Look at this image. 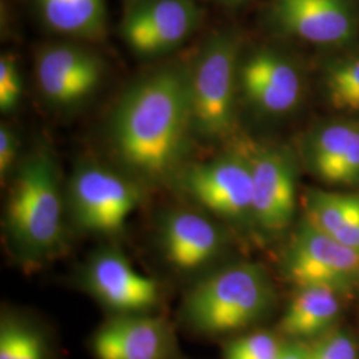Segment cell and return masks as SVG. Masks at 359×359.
I'll return each instance as SVG.
<instances>
[{"label":"cell","mask_w":359,"mask_h":359,"mask_svg":"<svg viewBox=\"0 0 359 359\" xmlns=\"http://www.w3.org/2000/svg\"><path fill=\"white\" fill-rule=\"evenodd\" d=\"M109 126L116 156L133 179L154 184L173 176L194 133L189 68L167 65L137 80Z\"/></svg>","instance_id":"cell-1"},{"label":"cell","mask_w":359,"mask_h":359,"mask_svg":"<svg viewBox=\"0 0 359 359\" xmlns=\"http://www.w3.org/2000/svg\"><path fill=\"white\" fill-rule=\"evenodd\" d=\"M3 228L18 264L39 268L65 246V196L59 169L48 149H36L13 176L4 208Z\"/></svg>","instance_id":"cell-2"},{"label":"cell","mask_w":359,"mask_h":359,"mask_svg":"<svg viewBox=\"0 0 359 359\" xmlns=\"http://www.w3.org/2000/svg\"><path fill=\"white\" fill-rule=\"evenodd\" d=\"M273 301L274 290L265 269L238 262L201 276L184 297L180 317L193 333L228 335L259 321Z\"/></svg>","instance_id":"cell-3"},{"label":"cell","mask_w":359,"mask_h":359,"mask_svg":"<svg viewBox=\"0 0 359 359\" xmlns=\"http://www.w3.org/2000/svg\"><path fill=\"white\" fill-rule=\"evenodd\" d=\"M240 44L231 32L206 40L189 67L194 133L204 139L226 137L234 127L240 88Z\"/></svg>","instance_id":"cell-4"},{"label":"cell","mask_w":359,"mask_h":359,"mask_svg":"<svg viewBox=\"0 0 359 359\" xmlns=\"http://www.w3.org/2000/svg\"><path fill=\"white\" fill-rule=\"evenodd\" d=\"M140 182L99 164H81L67 188V204L79 229L112 237L124 231L142 203Z\"/></svg>","instance_id":"cell-5"},{"label":"cell","mask_w":359,"mask_h":359,"mask_svg":"<svg viewBox=\"0 0 359 359\" xmlns=\"http://www.w3.org/2000/svg\"><path fill=\"white\" fill-rule=\"evenodd\" d=\"M283 274L295 289L327 286L346 293L359 277V250L338 243L304 219L286 249Z\"/></svg>","instance_id":"cell-6"},{"label":"cell","mask_w":359,"mask_h":359,"mask_svg":"<svg viewBox=\"0 0 359 359\" xmlns=\"http://www.w3.org/2000/svg\"><path fill=\"white\" fill-rule=\"evenodd\" d=\"M81 287L104 309L116 314L154 313L161 287L139 273L127 256L112 246L96 250L80 271Z\"/></svg>","instance_id":"cell-7"},{"label":"cell","mask_w":359,"mask_h":359,"mask_svg":"<svg viewBox=\"0 0 359 359\" xmlns=\"http://www.w3.org/2000/svg\"><path fill=\"white\" fill-rule=\"evenodd\" d=\"M181 188L208 213L231 222L252 218L253 177L249 157L226 154L185 169Z\"/></svg>","instance_id":"cell-8"},{"label":"cell","mask_w":359,"mask_h":359,"mask_svg":"<svg viewBox=\"0 0 359 359\" xmlns=\"http://www.w3.org/2000/svg\"><path fill=\"white\" fill-rule=\"evenodd\" d=\"M200 23L194 0H137L121 23V36L135 53L160 56L185 43Z\"/></svg>","instance_id":"cell-9"},{"label":"cell","mask_w":359,"mask_h":359,"mask_svg":"<svg viewBox=\"0 0 359 359\" xmlns=\"http://www.w3.org/2000/svg\"><path fill=\"white\" fill-rule=\"evenodd\" d=\"M35 75L44 100L56 108L87 102L102 84V57L75 43L48 44L36 56Z\"/></svg>","instance_id":"cell-10"},{"label":"cell","mask_w":359,"mask_h":359,"mask_svg":"<svg viewBox=\"0 0 359 359\" xmlns=\"http://www.w3.org/2000/svg\"><path fill=\"white\" fill-rule=\"evenodd\" d=\"M158 241L168 265L184 274L209 271L226 245L217 222L191 209L165 213L160 222Z\"/></svg>","instance_id":"cell-11"},{"label":"cell","mask_w":359,"mask_h":359,"mask_svg":"<svg viewBox=\"0 0 359 359\" xmlns=\"http://www.w3.org/2000/svg\"><path fill=\"white\" fill-rule=\"evenodd\" d=\"M249 157L253 177L252 218L268 234L286 231L297 208V173L292 157L281 149H258Z\"/></svg>","instance_id":"cell-12"},{"label":"cell","mask_w":359,"mask_h":359,"mask_svg":"<svg viewBox=\"0 0 359 359\" xmlns=\"http://www.w3.org/2000/svg\"><path fill=\"white\" fill-rule=\"evenodd\" d=\"M90 351L96 359H173L176 337L154 313L116 314L93 333Z\"/></svg>","instance_id":"cell-13"},{"label":"cell","mask_w":359,"mask_h":359,"mask_svg":"<svg viewBox=\"0 0 359 359\" xmlns=\"http://www.w3.org/2000/svg\"><path fill=\"white\" fill-rule=\"evenodd\" d=\"M240 87L258 111L283 115L301 99V77L294 65L277 52L262 50L240 65Z\"/></svg>","instance_id":"cell-14"},{"label":"cell","mask_w":359,"mask_h":359,"mask_svg":"<svg viewBox=\"0 0 359 359\" xmlns=\"http://www.w3.org/2000/svg\"><path fill=\"white\" fill-rule=\"evenodd\" d=\"M283 29L316 44H341L353 38L355 18L347 0H277Z\"/></svg>","instance_id":"cell-15"},{"label":"cell","mask_w":359,"mask_h":359,"mask_svg":"<svg viewBox=\"0 0 359 359\" xmlns=\"http://www.w3.org/2000/svg\"><path fill=\"white\" fill-rule=\"evenodd\" d=\"M310 161L326 182H359V126L332 124L321 129L311 144Z\"/></svg>","instance_id":"cell-16"},{"label":"cell","mask_w":359,"mask_h":359,"mask_svg":"<svg viewBox=\"0 0 359 359\" xmlns=\"http://www.w3.org/2000/svg\"><path fill=\"white\" fill-rule=\"evenodd\" d=\"M305 221L359 250V193L310 191L305 198Z\"/></svg>","instance_id":"cell-17"},{"label":"cell","mask_w":359,"mask_h":359,"mask_svg":"<svg viewBox=\"0 0 359 359\" xmlns=\"http://www.w3.org/2000/svg\"><path fill=\"white\" fill-rule=\"evenodd\" d=\"M341 294L327 286L297 289L278 323V330L292 338H309L325 333L341 310Z\"/></svg>","instance_id":"cell-18"},{"label":"cell","mask_w":359,"mask_h":359,"mask_svg":"<svg viewBox=\"0 0 359 359\" xmlns=\"http://www.w3.org/2000/svg\"><path fill=\"white\" fill-rule=\"evenodd\" d=\"M39 15L52 31L99 40L107 31L105 0H35Z\"/></svg>","instance_id":"cell-19"},{"label":"cell","mask_w":359,"mask_h":359,"mask_svg":"<svg viewBox=\"0 0 359 359\" xmlns=\"http://www.w3.org/2000/svg\"><path fill=\"white\" fill-rule=\"evenodd\" d=\"M0 359H52L48 334L38 322L13 310L0 316Z\"/></svg>","instance_id":"cell-20"},{"label":"cell","mask_w":359,"mask_h":359,"mask_svg":"<svg viewBox=\"0 0 359 359\" xmlns=\"http://www.w3.org/2000/svg\"><path fill=\"white\" fill-rule=\"evenodd\" d=\"M326 88L334 108L359 111V57L333 65L327 72Z\"/></svg>","instance_id":"cell-21"},{"label":"cell","mask_w":359,"mask_h":359,"mask_svg":"<svg viewBox=\"0 0 359 359\" xmlns=\"http://www.w3.org/2000/svg\"><path fill=\"white\" fill-rule=\"evenodd\" d=\"M283 342L276 334L270 332H253L231 339L224 347L225 359H274Z\"/></svg>","instance_id":"cell-22"},{"label":"cell","mask_w":359,"mask_h":359,"mask_svg":"<svg viewBox=\"0 0 359 359\" xmlns=\"http://www.w3.org/2000/svg\"><path fill=\"white\" fill-rule=\"evenodd\" d=\"M23 95V81L18 63L11 55L0 59V111L10 114L18 108Z\"/></svg>","instance_id":"cell-23"},{"label":"cell","mask_w":359,"mask_h":359,"mask_svg":"<svg viewBox=\"0 0 359 359\" xmlns=\"http://www.w3.org/2000/svg\"><path fill=\"white\" fill-rule=\"evenodd\" d=\"M308 359H358L357 345L345 332H332L311 346H306Z\"/></svg>","instance_id":"cell-24"},{"label":"cell","mask_w":359,"mask_h":359,"mask_svg":"<svg viewBox=\"0 0 359 359\" xmlns=\"http://www.w3.org/2000/svg\"><path fill=\"white\" fill-rule=\"evenodd\" d=\"M20 154V142L13 129L7 126L0 127V176L8 179L13 173Z\"/></svg>","instance_id":"cell-25"},{"label":"cell","mask_w":359,"mask_h":359,"mask_svg":"<svg viewBox=\"0 0 359 359\" xmlns=\"http://www.w3.org/2000/svg\"><path fill=\"white\" fill-rule=\"evenodd\" d=\"M218 1H224V3H233V1H238V0H218Z\"/></svg>","instance_id":"cell-26"},{"label":"cell","mask_w":359,"mask_h":359,"mask_svg":"<svg viewBox=\"0 0 359 359\" xmlns=\"http://www.w3.org/2000/svg\"><path fill=\"white\" fill-rule=\"evenodd\" d=\"M126 1H128V3H130V4H133V3H136L137 0H126Z\"/></svg>","instance_id":"cell-27"}]
</instances>
